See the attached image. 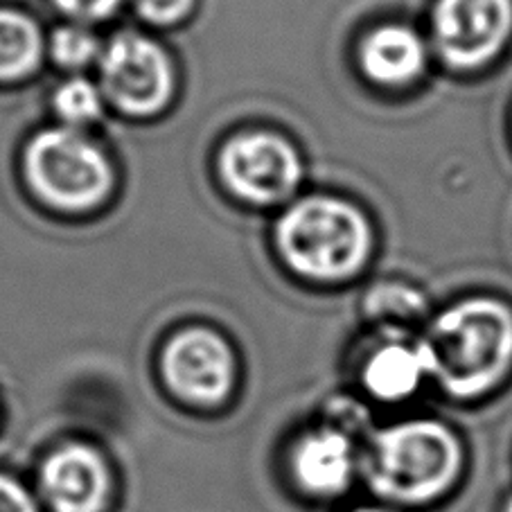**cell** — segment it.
<instances>
[{
  "label": "cell",
  "mask_w": 512,
  "mask_h": 512,
  "mask_svg": "<svg viewBox=\"0 0 512 512\" xmlns=\"http://www.w3.org/2000/svg\"><path fill=\"white\" fill-rule=\"evenodd\" d=\"M55 3L75 19L95 21L109 16L120 5V0H55Z\"/></svg>",
  "instance_id": "18"
},
{
  "label": "cell",
  "mask_w": 512,
  "mask_h": 512,
  "mask_svg": "<svg viewBox=\"0 0 512 512\" xmlns=\"http://www.w3.org/2000/svg\"><path fill=\"white\" fill-rule=\"evenodd\" d=\"M431 379L429 357L422 341H411L404 332H393L370 352L361 368V382L379 402L409 400Z\"/></svg>",
  "instance_id": "10"
},
{
  "label": "cell",
  "mask_w": 512,
  "mask_h": 512,
  "mask_svg": "<svg viewBox=\"0 0 512 512\" xmlns=\"http://www.w3.org/2000/svg\"><path fill=\"white\" fill-rule=\"evenodd\" d=\"M420 341L431 379L454 400H476L512 368V305L494 296L463 298L438 312Z\"/></svg>",
  "instance_id": "1"
},
{
  "label": "cell",
  "mask_w": 512,
  "mask_h": 512,
  "mask_svg": "<svg viewBox=\"0 0 512 512\" xmlns=\"http://www.w3.org/2000/svg\"><path fill=\"white\" fill-rule=\"evenodd\" d=\"M55 111L70 127H82L100 118L102 93L88 79H70L55 93Z\"/></svg>",
  "instance_id": "15"
},
{
  "label": "cell",
  "mask_w": 512,
  "mask_h": 512,
  "mask_svg": "<svg viewBox=\"0 0 512 512\" xmlns=\"http://www.w3.org/2000/svg\"><path fill=\"white\" fill-rule=\"evenodd\" d=\"M503 512H512V497L506 501V508H503Z\"/></svg>",
  "instance_id": "21"
},
{
  "label": "cell",
  "mask_w": 512,
  "mask_h": 512,
  "mask_svg": "<svg viewBox=\"0 0 512 512\" xmlns=\"http://www.w3.org/2000/svg\"><path fill=\"white\" fill-rule=\"evenodd\" d=\"M167 384L183 400L213 404L233 386V355L215 332L194 328L179 334L163 355Z\"/></svg>",
  "instance_id": "9"
},
{
  "label": "cell",
  "mask_w": 512,
  "mask_h": 512,
  "mask_svg": "<svg viewBox=\"0 0 512 512\" xmlns=\"http://www.w3.org/2000/svg\"><path fill=\"white\" fill-rule=\"evenodd\" d=\"M0 512H37L21 485L0 476Z\"/></svg>",
  "instance_id": "19"
},
{
  "label": "cell",
  "mask_w": 512,
  "mask_h": 512,
  "mask_svg": "<svg viewBox=\"0 0 512 512\" xmlns=\"http://www.w3.org/2000/svg\"><path fill=\"white\" fill-rule=\"evenodd\" d=\"M25 172L43 201L68 213L97 206L111 188L109 161L73 127L41 131L25 152Z\"/></svg>",
  "instance_id": "4"
},
{
  "label": "cell",
  "mask_w": 512,
  "mask_h": 512,
  "mask_svg": "<svg viewBox=\"0 0 512 512\" xmlns=\"http://www.w3.org/2000/svg\"><path fill=\"white\" fill-rule=\"evenodd\" d=\"M461 470V440L443 422L429 418L406 420L379 431L368 458L373 490L406 506H425L443 497Z\"/></svg>",
  "instance_id": "3"
},
{
  "label": "cell",
  "mask_w": 512,
  "mask_h": 512,
  "mask_svg": "<svg viewBox=\"0 0 512 512\" xmlns=\"http://www.w3.org/2000/svg\"><path fill=\"white\" fill-rule=\"evenodd\" d=\"M41 59V34L28 16L0 10V79L32 73Z\"/></svg>",
  "instance_id": "14"
},
{
  "label": "cell",
  "mask_w": 512,
  "mask_h": 512,
  "mask_svg": "<svg viewBox=\"0 0 512 512\" xmlns=\"http://www.w3.org/2000/svg\"><path fill=\"white\" fill-rule=\"evenodd\" d=\"M294 474L316 497L346 492L355 474V447L339 429L312 431L296 447Z\"/></svg>",
  "instance_id": "12"
},
{
  "label": "cell",
  "mask_w": 512,
  "mask_h": 512,
  "mask_svg": "<svg viewBox=\"0 0 512 512\" xmlns=\"http://www.w3.org/2000/svg\"><path fill=\"white\" fill-rule=\"evenodd\" d=\"M43 488L57 512H100L109 492V476L93 449L66 447L46 463Z\"/></svg>",
  "instance_id": "11"
},
{
  "label": "cell",
  "mask_w": 512,
  "mask_h": 512,
  "mask_svg": "<svg viewBox=\"0 0 512 512\" xmlns=\"http://www.w3.org/2000/svg\"><path fill=\"white\" fill-rule=\"evenodd\" d=\"M427 39L449 73H483L512 43V0H434Z\"/></svg>",
  "instance_id": "5"
},
{
  "label": "cell",
  "mask_w": 512,
  "mask_h": 512,
  "mask_svg": "<svg viewBox=\"0 0 512 512\" xmlns=\"http://www.w3.org/2000/svg\"><path fill=\"white\" fill-rule=\"evenodd\" d=\"M357 512H393V510H384V508H364V510H357Z\"/></svg>",
  "instance_id": "20"
},
{
  "label": "cell",
  "mask_w": 512,
  "mask_h": 512,
  "mask_svg": "<svg viewBox=\"0 0 512 512\" xmlns=\"http://www.w3.org/2000/svg\"><path fill=\"white\" fill-rule=\"evenodd\" d=\"M50 48L57 64L66 68H84L100 55V43H97L91 32L86 28H79V25H64V28H59L52 34Z\"/></svg>",
  "instance_id": "16"
},
{
  "label": "cell",
  "mask_w": 512,
  "mask_h": 512,
  "mask_svg": "<svg viewBox=\"0 0 512 512\" xmlns=\"http://www.w3.org/2000/svg\"><path fill=\"white\" fill-rule=\"evenodd\" d=\"M276 242L298 276L339 285L366 271L377 249V231L355 201L312 194L280 217Z\"/></svg>",
  "instance_id": "2"
},
{
  "label": "cell",
  "mask_w": 512,
  "mask_h": 512,
  "mask_svg": "<svg viewBox=\"0 0 512 512\" xmlns=\"http://www.w3.org/2000/svg\"><path fill=\"white\" fill-rule=\"evenodd\" d=\"M431 61L427 34L402 21L377 23L357 43L359 73L377 91H411L427 77Z\"/></svg>",
  "instance_id": "8"
},
{
  "label": "cell",
  "mask_w": 512,
  "mask_h": 512,
  "mask_svg": "<svg viewBox=\"0 0 512 512\" xmlns=\"http://www.w3.org/2000/svg\"><path fill=\"white\" fill-rule=\"evenodd\" d=\"M102 93L129 116L161 111L174 91L170 59L154 41L120 34L100 55Z\"/></svg>",
  "instance_id": "6"
},
{
  "label": "cell",
  "mask_w": 512,
  "mask_h": 512,
  "mask_svg": "<svg viewBox=\"0 0 512 512\" xmlns=\"http://www.w3.org/2000/svg\"><path fill=\"white\" fill-rule=\"evenodd\" d=\"M219 167L237 197L262 206L287 201L303 181V161L296 149L264 131L231 140Z\"/></svg>",
  "instance_id": "7"
},
{
  "label": "cell",
  "mask_w": 512,
  "mask_h": 512,
  "mask_svg": "<svg viewBox=\"0 0 512 512\" xmlns=\"http://www.w3.org/2000/svg\"><path fill=\"white\" fill-rule=\"evenodd\" d=\"M364 310L377 325L391 332H404L409 325L429 316V300L422 291L404 280H382L366 294Z\"/></svg>",
  "instance_id": "13"
},
{
  "label": "cell",
  "mask_w": 512,
  "mask_h": 512,
  "mask_svg": "<svg viewBox=\"0 0 512 512\" xmlns=\"http://www.w3.org/2000/svg\"><path fill=\"white\" fill-rule=\"evenodd\" d=\"M194 0H136L140 16H145L149 23L170 25L181 21L192 10Z\"/></svg>",
  "instance_id": "17"
}]
</instances>
